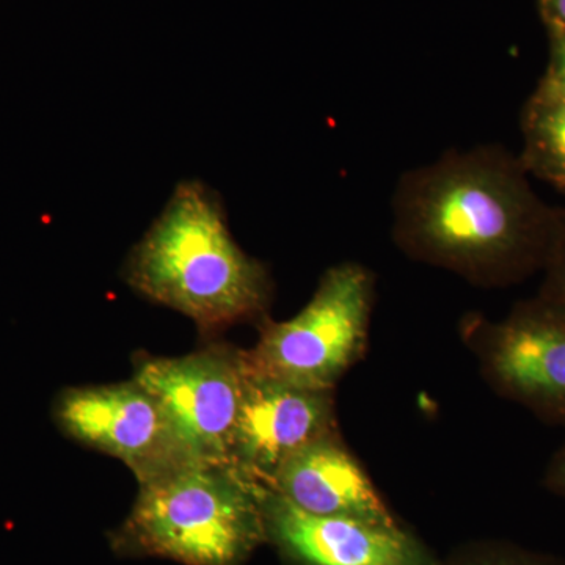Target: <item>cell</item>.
I'll use <instances>...</instances> for the list:
<instances>
[{
  "label": "cell",
  "instance_id": "9a60e30c",
  "mask_svg": "<svg viewBox=\"0 0 565 565\" xmlns=\"http://www.w3.org/2000/svg\"><path fill=\"white\" fill-rule=\"evenodd\" d=\"M539 6L552 39L565 35V0H539Z\"/></svg>",
  "mask_w": 565,
  "mask_h": 565
},
{
  "label": "cell",
  "instance_id": "5bb4252c",
  "mask_svg": "<svg viewBox=\"0 0 565 565\" xmlns=\"http://www.w3.org/2000/svg\"><path fill=\"white\" fill-rule=\"evenodd\" d=\"M542 484L548 492L565 498V444L557 449L546 465Z\"/></svg>",
  "mask_w": 565,
  "mask_h": 565
},
{
  "label": "cell",
  "instance_id": "3957f363",
  "mask_svg": "<svg viewBox=\"0 0 565 565\" xmlns=\"http://www.w3.org/2000/svg\"><path fill=\"white\" fill-rule=\"evenodd\" d=\"M264 487L228 463H185L139 481L110 537L122 556L182 565H244L267 544Z\"/></svg>",
  "mask_w": 565,
  "mask_h": 565
},
{
  "label": "cell",
  "instance_id": "9c48e42d",
  "mask_svg": "<svg viewBox=\"0 0 565 565\" xmlns=\"http://www.w3.org/2000/svg\"><path fill=\"white\" fill-rule=\"evenodd\" d=\"M267 544L294 565H438L403 526L315 515L264 487Z\"/></svg>",
  "mask_w": 565,
  "mask_h": 565
},
{
  "label": "cell",
  "instance_id": "7c38bea8",
  "mask_svg": "<svg viewBox=\"0 0 565 565\" xmlns=\"http://www.w3.org/2000/svg\"><path fill=\"white\" fill-rule=\"evenodd\" d=\"M438 565H565L563 561L544 553L531 552L501 541L470 542L456 548Z\"/></svg>",
  "mask_w": 565,
  "mask_h": 565
},
{
  "label": "cell",
  "instance_id": "5b68a950",
  "mask_svg": "<svg viewBox=\"0 0 565 565\" xmlns=\"http://www.w3.org/2000/svg\"><path fill=\"white\" fill-rule=\"evenodd\" d=\"M459 333L494 393L565 427V303L537 294L501 321L465 315Z\"/></svg>",
  "mask_w": 565,
  "mask_h": 565
},
{
  "label": "cell",
  "instance_id": "2e32d148",
  "mask_svg": "<svg viewBox=\"0 0 565 565\" xmlns=\"http://www.w3.org/2000/svg\"><path fill=\"white\" fill-rule=\"evenodd\" d=\"M544 79L565 87V35L552 39V58Z\"/></svg>",
  "mask_w": 565,
  "mask_h": 565
},
{
  "label": "cell",
  "instance_id": "8fae6325",
  "mask_svg": "<svg viewBox=\"0 0 565 565\" xmlns=\"http://www.w3.org/2000/svg\"><path fill=\"white\" fill-rule=\"evenodd\" d=\"M522 134L527 174L565 193V87L542 77L523 107Z\"/></svg>",
  "mask_w": 565,
  "mask_h": 565
},
{
  "label": "cell",
  "instance_id": "4fadbf2b",
  "mask_svg": "<svg viewBox=\"0 0 565 565\" xmlns=\"http://www.w3.org/2000/svg\"><path fill=\"white\" fill-rule=\"evenodd\" d=\"M542 274H544V281L539 289V296L565 303V222L552 258Z\"/></svg>",
  "mask_w": 565,
  "mask_h": 565
},
{
  "label": "cell",
  "instance_id": "30bf717a",
  "mask_svg": "<svg viewBox=\"0 0 565 565\" xmlns=\"http://www.w3.org/2000/svg\"><path fill=\"white\" fill-rule=\"evenodd\" d=\"M267 489L310 514L403 526L341 433L319 438L289 457Z\"/></svg>",
  "mask_w": 565,
  "mask_h": 565
},
{
  "label": "cell",
  "instance_id": "8992f818",
  "mask_svg": "<svg viewBox=\"0 0 565 565\" xmlns=\"http://www.w3.org/2000/svg\"><path fill=\"white\" fill-rule=\"evenodd\" d=\"M132 379L162 405L185 462L228 463L243 403V351L214 345L174 359L147 356Z\"/></svg>",
  "mask_w": 565,
  "mask_h": 565
},
{
  "label": "cell",
  "instance_id": "277c9868",
  "mask_svg": "<svg viewBox=\"0 0 565 565\" xmlns=\"http://www.w3.org/2000/svg\"><path fill=\"white\" fill-rule=\"evenodd\" d=\"M374 302L375 277L366 266L334 264L294 318L263 319L258 343L243 351L245 371L308 388L334 390L366 352Z\"/></svg>",
  "mask_w": 565,
  "mask_h": 565
},
{
  "label": "cell",
  "instance_id": "7a4b0ae2",
  "mask_svg": "<svg viewBox=\"0 0 565 565\" xmlns=\"http://www.w3.org/2000/svg\"><path fill=\"white\" fill-rule=\"evenodd\" d=\"M126 280L141 296L191 318L204 332L266 319L273 280L234 243L217 196L199 181L174 189L134 247Z\"/></svg>",
  "mask_w": 565,
  "mask_h": 565
},
{
  "label": "cell",
  "instance_id": "6da1fadb",
  "mask_svg": "<svg viewBox=\"0 0 565 565\" xmlns=\"http://www.w3.org/2000/svg\"><path fill=\"white\" fill-rule=\"evenodd\" d=\"M392 212L405 256L490 289L544 273L565 222L500 145L448 151L401 174Z\"/></svg>",
  "mask_w": 565,
  "mask_h": 565
},
{
  "label": "cell",
  "instance_id": "52a82bcc",
  "mask_svg": "<svg viewBox=\"0 0 565 565\" xmlns=\"http://www.w3.org/2000/svg\"><path fill=\"white\" fill-rule=\"evenodd\" d=\"M54 418L68 437L128 465L137 481L189 463L162 405L134 379L65 390Z\"/></svg>",
  "mask_w": 565,
  "mask_h": 565
},
{
  "label": "cell",
  "instance_id": "ba28073f",
  "mask_svg": "<svg viewBox=\"0 0 565 565\" xmlns=\"http://www.w3.org/2000/svg\"><path fill=\"white\" fill-rule=\"evenodd\" d=\"M334 433H340L334 390L308 388L245 371L228 463L267 487L289 457Z\"/></svg>",
  "mask_w": 565,
  "mask_h": 565
}]
</instances>
